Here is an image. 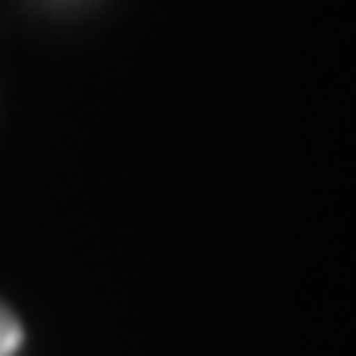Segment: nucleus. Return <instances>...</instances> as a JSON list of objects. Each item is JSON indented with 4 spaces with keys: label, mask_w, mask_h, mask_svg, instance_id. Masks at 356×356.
I'll list each match as a JSON object with an SVG mask.
<instances>
[{
    "label": "nucleus",
    "mask_w": 356,
    "mask_h": 356,
    "mask_svg": "<svg viewBox=\"0 0 356 356\" xmlns=\"http://www.w3.org/2000/svg\"><path fill=\"white\" fill-rule=\"evenodd\" d=\"M19 338H22V331H19V323H15L4 309H0V356H8L15 346H19Z\"/></svg>",
    "instance_id": "obj_1"
}]
</instances>
